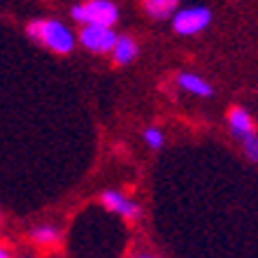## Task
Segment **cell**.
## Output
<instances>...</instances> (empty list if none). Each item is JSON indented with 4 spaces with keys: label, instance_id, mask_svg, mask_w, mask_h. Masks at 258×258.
Listing matches in <instances>:
<instances>
[{
    "label": "cell",
    "instance_id": "cell-12",
    "mask_svg": "<svg viewBox=\"0 0 258 258\" xmlns=\"http://www.w3.org/2000/svg\"><path fill=\"white\" fill-rule=\"evenodd\" d=\"M244 151H246V156L253 158V161L258 163V135H249V138H244Z\"/></svg>",
    "mask_w": 258,
    "mask_h": 258
},
{
    "label": "cell",
    "instance_id": "cell-6",
    "mask_svg": "<svg viewBox=\"0 0 258 258\" xmlns=\"http://www.w3.org/2000/svg\"><path fill=\"white\" fill-rule=\"evenodd\" d=\"M228 123L233 128V133L237 138H249V135H256V128H253V121L249 116V112L242 107H233L228 114Z\"/></svg>",
    "mask_w": 258,
    "mask_h": 258
},
{
    "label": "cell",
    "instance_id": "cell-9",
    "mask_svg": "<svg viewBox=\"0 0 258 258\" xmlns=\"http://www.w3.org/2000/svg\"><path fill=\"white\" fill-rule=\"evenodd\" d=\"M144 12L156 21L170 19L177 12V0H144Z\"/></svg>",
    "mask_w": 258,
    "mask_h": 258
},
{
    "label": "cell",
    "instance_id": "cell-11",
    "mask_svg": "<svg viewBox=\"0 0 258 258\" xmlns=\"http://www.w3.org/2000/svg\"><path fill=\"white\" fill-rule=\"evenodd\" d=\"M144 142L149 144L151 149H161V147H163V133H161V128H156V126L147 128V131H144Z\"/></svg>",
    "mask_w": 258,
    "mask_h": 258
},
{
    "label": "cell",
    "instance_id": "cell-7",
    "mask_svg": "<svg viewBox=\"0 0 258 258\" xmlns=\"http://www.w3.org/2000/svg\"><path fill=\"white\" fill-rule=\"evenodd\" d=\"M177 82H179V86L184 91H188V93H193V96H200V98H210L212 93H214V89H212V84H207L200 75H193V72H179V77H177Z\"/></svg>",
    "mask_w": 258,
    "mask_h": 258
},
{
    "label": "cell",
    "instance_id": "cell-1",
    "mask_svg": "<svg viewBox=\"0 0 258 258\" xmlns=\"http://www.w3.org/2000/svg\"><path fill=\"white\" fill-rule=\"evenodd\" d=\"M26 35L33 40V42L47 47L49 51H54L58 56H68L75 51V44H77V35L68 28L63 21H56V19H35L26 26Z\"/></svg>",
    "mask_w": 258,
    "mask_h": 258
},
{
    "label": "cell",
    "instance_id": "cell-13",
    "mask_svg": "<svg viewBox=\"0 0 258 258\" xmlns=\"http://www.w3.org/2000/svg\"><path fill=\"white\" fill-rule=\"evenodd\" d=\"M0 258H12V253H10V249H5V246L0 244Z\"/></svg>",
    "mask_w": 258,
    "mask_h": 258
},
{
    "label": "cell",
    "instance_id": "cell-2",
    "mask_svg": "<svg viewBox=\"0 0 258 258\" xmlns=\"http://www.w3.org/2000/svg\"><path fill=\"white\" fill-rule=\"evenodd\" d=\"M72 19L79 24H98V26H112L119 21V10L109 0H89L86 5L72 7Z\"/></svg>",
    "mask_w": 258,
    "mask_h": 258
},
{
    "label": "cell",
    "instance_id": "cell-5",
    "mask_svg": "<svg viewBox=\"0 0 258 258\" xmlns=\"http://www.w3.org/2000/svg\"><path fill=\"white\" fill-rule=\"evenodd\" d=\"M102 205L107 207L109 212H116L123 219H138L140 216V207L133 200H128L123 193L119 191H105L102 193Z\"/></svg>",
    "mask_w": 258,
    "mask_h": 258
},
{
    "label": "cell",
    "instance_id": "cell-10",
    "mask_svg": "<svg viewBox=\"0 0 258 258\" xmlns=\"http://www.w3.org/2000/svg\"><path fill=\"white\" fill-rule=\"evenodd\" d=\"M60 237L58 228L56 226H49V223H44V226H37V228L30 230V240L35 242V244L40 246H47V244H56Z\"/></svg>",
    "mask_w": 258,
    "mask_h": 258
},
{
    "label": "cell",
    "instance_id": "cell-15",
    "mask_svg": "<svg viewBox=\"0 0 258 258\" xmlns=\"http://www.w3.org/2000/svg\"><path fill=\"white\" fill-rule=\"evenodd\" d=\"M12 258H14V256H12ZM19 258H26V256H19Z\"/></svg>",
    "mask_w": 258,
    "mask_h": 258
},
{
    "label": "cell",
    "instance_id": "cell-3",
    "mask_svg": "<svg viewBox=\"0 0 258 258\" xmlns=\"http://www.w3.org/2000/svg\"><path fill=\"white\" fill-rule=\"evenodd\" d=\"M212 21V12L207 7H188V10H181V12L172 14V28L174 33L179 35H198L200 30H205Z\"/></svg>",
    "mask_w": 258,
    "mask_h": 258
},
{
    "label": "cell",
    "instance_id": "cell-14",
    "mask_svg": "<svg viewBox=\"0 0 258 258\" xmlns=\"http://www.w3.org/2000/svg\"><path fill=\"white\" fill-rule=\"evenodd\" d=\"M138 258H156V256H138Z\"/></svg>",
    "mask_w": 258,
    "mask_h": 258
},
{
    "label": "cell",
    "instance_id": "cell-4",
    "mask_svg": "<svg viewBox=\"0 0 258 258\" xmlns=\"http://www.w3.org/2000/svg\"><path fill=\"white\" fill-rule=\"evenodd\" d=\"M116 33L109 26H98V24H86L79 33V42L84 44L89 51L96 54H109L116 42Z\"/></svg>",
    "mask_w": 258,
    "mask_h": 258
},
{
    "label": "cell",
    "instance_id": "cell-8",
    "mask_svg": "<svg viewBox=\"0 0 258 258\" xmlns=\"http://www.w3.org/2000/svg\"><path fill=\"white\" fill-rule=\"evenodd\" d=\"M112 56H114V63H119V66L133 63L135 56H138V44H135V40L128 35H119L114 47H112Z\"/></svg>",
    "mask_w": 258,
    "mask_h": 258
}]
</instances>
